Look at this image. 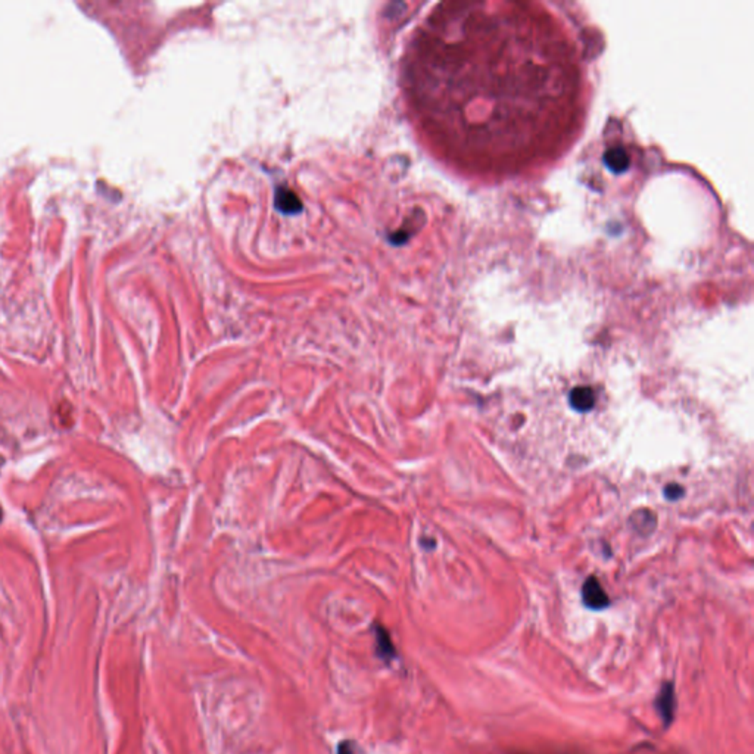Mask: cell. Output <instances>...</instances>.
Listing matches in <instances>:
<instances>
[{
    "label": "cell",
    "instance_id": "cell-6",
    "mask_svg": "<svg viewBox=\"0 0 754 754\" xmlns=\"http://www.w3.org/2000/svg\"><path fill=\"white\" fill-rule=\"evenodd\" d=\"M664 495H666V498H667V500L675 501V500H678V498L682 497V495H684V489H682V486H679V485H676V483L667 485L666 489H664Z\"/></svg>",
    "mask_w": 754,
    "mask_h": 754
},
{
    "label": "cell",
    "instance_id": "cell-1",
    "mask_svg": "<svg viewBox=\"0 0 754 754\" xmlns=\"http://www.w3.org/2000/svg\"><path fill=\"white\" fill-rule=\"evenodd\" d=\"M456 21L457 40L446 46L451 83L460 85L456 96L466 108L457 122L475 108L488 92L478 117L473 121L464 147L478 159L488 157L495 162L504 161L510 169V158L503 130L498 102L500 93L506 110L520 132L530 154L541 147L555 132L554 120L563 112V103L573 100L579 73L570 61L567 40L558 37L557 27L541 18L520 14L504 5L488 11L483 4L466 5ZM562 122V121H560Z\"/></svg>",
    "mask_w": 754,
    "mask_h": 754
},
{
    "label": "cell",
    "instance_id": "cell-3",
    "mask_svg": "<svg viewBox=\"0 0 754 754\" xmlns=\"http://www.w3.org/2000/svg\"><path fill=\"white\" fill-rule=\"evenodd\" d=\"M659 713L666 725H669L674 721V712H675V691L674 685L666 684L659 693L657 703H656Z\"/></svg>",
    "mask_w": 754,
    "mask_h": 754
},
{
    "label": "cell",
    "instance_id": "cell-2",
    "mask_svg": "<svg viewBox=\"0 0 754 754\" xmlns=\"http://www.w3.org/2000/svg\"><path fill=\"white\" fill-rule=\"evenodd\" d=\"M582 598H584L585 606L592 609V610L606 609L610 604V599H609L606 591L602 590L601 584L598 582V580L594 576H591V577H588L585 580L584 588H582Z\"/></svg>",
    "mask_w": 754,
    "mask_h": 754
},
{
    "label": "cell",
    "instance_id": "cell-8",
    "mask_svg": "<svg viewBox=\"0 0 754 754\" xmlns=\"http://www.w3.org/2000/svg\"><path fill=\"white\" fill-rule=\"evenodd\" d=\"M0 519H2V511H0Z\"/></svg>",
    "mask_w": 754,
    "mask_h": 754
},
{
    "label": "cell",
    "instance_id": "cell-5",
    "mask_svg": "<svg viewBox=\"0 0 754 754\" xmlns=\"http://www.w3.org/2000/svg\"><path fill=\"white\" fill-rule=\"evenodd\" d=\"M569 402L575 408V410H577L580 413L590 412L591 408L594 407V404H595L594 391L591 389L590 386H577L570 392Z\"/></svg>",
    "mask_w": 754,
    "mask_h": 754
},
{
    "label": "cell",
    "instance_id": "cell-7",
    "mask_svg": "<svg viewBox=\"0 0 754 754\" xmlns=\"http://www.w3.org/2000/svg\"><path fill=\"white\" fill-rule=\"evenodd\" d=\"M336 754H355L354 743H352V741H348V740L340 741L339 745H337Z\"/></svg>",
    "mask_w": 754,
    "mask_h": 754
},
{
    "label": "cell",
    "instance_id": "cell-4",
    "mask_svg": "<svg viewBox=\"0 0 754 754\" xmlns=\"http://www.w3.org/2000/svg\"><path fill=\"white\" fill-rule=\"evenodd\" d=\"M376 635V653L384 663H391L397 659V650L395 645L391 639L389 632H387L383 627L375 628Z\"/></svg>",
    "mask_w": 754,
    "mask_h": 754
}]
</instances>
